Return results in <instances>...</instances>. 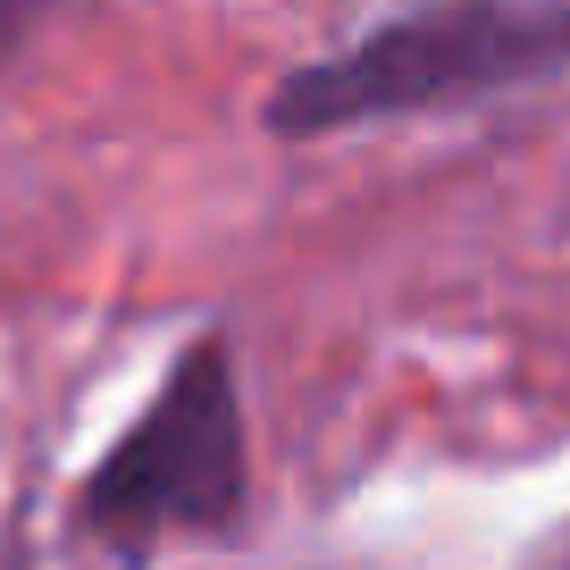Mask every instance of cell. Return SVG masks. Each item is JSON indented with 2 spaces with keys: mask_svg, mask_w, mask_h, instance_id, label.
I'll use <instances>...</instances> for the list:
<instances>
[{
  "mask_svg": "<svg viewBox=\"0 0 570 570\" xmlns=\"http://www.w3.org/2000/svg\"><path fill=\"white\" fill-rule=\"evenodd\" d=\"M570 68V0H420L370 26L336 59L277 76L261 126L277 142H320L386 118H436Z\"/></svg>",
  "mask_w": 570,
  "mask_h": 570,
  "instance_id": "6da1fadb",
  "label": "cell"
},
{
  "mask_svg": "<svg viewBox=\"0 0 570 570\" xmlns=\"http://www.w3.org/2000/svg\"><path fill=\"white\" fill-rule=\"evenodd\" d=\"M252 503L244 386L227 336H194L168 361L160 394L135 411L118 445L92 462L76 495V529L101 537L118 562H142L160 537H227Z\"/></svg>",
  "mask_w": 570,
  "mask_h": 570,
  "instance_id": "7a4b0ae2",
  "label": "cell"
},
{
  "mask_svg": "<svg viewBox=\"0 0 570 570\" xmlns=\"http://www.w3.org/2000/svg\"><path fill=\"white\" fill-rule=\"evenodd\" d=\"M42 18H51V0H0V68L26 51V35H35Z\"/></svg>",
  "mask_w": 570,
  "mask_h": 570,
  "instance_id": "3957f363",
  "label": "cell"
}]
</instances>
